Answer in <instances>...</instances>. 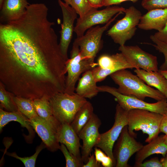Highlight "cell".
Returning a JSON list of instances; mask_svg holds the SVG:
<instances>
[{"label":"cell","instance_id":"cell-1","mask_svg":"<svg viewBox=\"0 0 167 167\" xmlns=\"http://www.w3.org/2000/svg\"><path fill=\"white\" fill-rule=\"evenodd\" d=\"M43 3L29 4L19 19L0 25L1 62L19 66L38 79L49 80L56 88L62 85L60 75L48 64L62 68L65 63L60 50L55 23L48 18Z\"/></svg>","mask_w":167,"mask_h":167},{"label":"cell","instance_id":"cell-2","mask_svg":"<svg viewBox=\"0 0 167 167\" xmlns=\"http://www.w3.org/2000/svg\"><path fill=\"white\" fill-rule=\"evenodd\" d=\"M110 76L118 86L117 88L118 92L122 94L133 96L143 101L146 97L157 101L166 99L157 89L146 84L137 75L126 69L117 71Z\"/></svg>","mask_w":167,"mask_h":167},{"label":"cell","instance_id":"cell-3","mask_svg":"<svg viewBox=\"0 0 167 167\" xmlns=\"http://www.w3.org/2000/svg\"><path fill=\"white\" fill-rule=\"evenodd\" d=\"M162 115L146 110L132 109L128 111V129L130 134L135 137L134 131L141 130L148 137L145 140L149 143L160 132V126Z\"/></svg>","mask_w":167,"mask_h":167},{"label":"cell","instance_id":"cell-4","mask_svg":"<svg viewBox=\"0 0 167 167\" xmlns=\"http://www.w3.org/2000/svg\"><path fill=\"white\" fill-rule=\"evenodd\" d=\"M53 116L62 123L71 124L78 110L87 101L75 92L56 93L49 98Z\"/></svg>","mask_w":167,"mask_h":167},{"label":"cell","instance_id":"cell-5","mask_svg":"<svg viewBox=\"0 0 167 167\" xmlns=\"http://www.w3.org/2000/svg\"><path fill=\"white\" fill-rule=\"evenodd\" d=\"M124 13V16L107 32V35L120 46L125 45L134 36L142 16L140 11L133 6L126 9Z\"/></svg>","mask_w":167,"mask_h":167},{"label":"cell","instance_id":"cell-6","mask_svg":"<svg viewBox=\"0 0 167 167\" xmlns=\"http://www.w3.org/2000/svg\"><path fill=\"white\" fill-rule=\"evenodd\" d=\"M99 92H107L115 97L121 107L129 111L132 109L146 110L162 115L166 112L167 99H165L154 103H149L136 97L120 93L117 88L107 85L98 86Z\"/></svg>","mask_w":167,"mask_h":167},{"label":"cell","instance_id":"cell-7","mask_svg":"<svg viewBox=\"0 0 167 167\" xmlns=\"http://www.w3.org/2000/svg\"><path fill=\"white\" fill-rule=\"evenodd\" d=\"M128 113V111L117 104L113 125L107 131L101 134L99 141L95 146L101 149L110 157L114 166H115L116 161L113 153V146L123 128L127 125Z\"/></svg>","mask_w":167,"mask_h":167},{"label":"cell","instance_id":"cell-8","mask_svg":"<svg viewBox=\"0 0 167 167\" xmlns=\"http://www.w3.org/2000/svg\"><path fill=\"white\" fill-rule=\"evenodd\" d=\"M29 121L49 150L54 152L60 149L58 137L61 123L54 116L45 119L38 115L29 119Z\"/></svg>","mask_w":167,"mask_h":167},{"label":"cell","instance_id":"cell-9","mask_svg":"<svg viewBox=\"0 0 167 167\" xmlns=\"http://www.w3.org/2000/svg\"><path fill=\"white\" fill-rule=\"evenodd\" d=\"M122 13L120 12L116 14L103 26H97L89 28L85 34L75 39L74 42L78 45L80 53L84 58L94 59L101 46V37L103 33Z\"/></svg>","mask_w":167,"mask_h":167},{"label":"cell","instance_id":"cell-10","mask_svg":"<svg viewBox=\"0 0 167 167\" xmlns=\"http://www.w3.org/2000/svg\"><path fill=\"white\" fill-rule=\"evenodd\" d=\"M128 132L127 125L123 128L117 140L113 153L116 161V167H129L130 157L143 146Z\"/></svg>","mask_w":167,"mask_h":167},{"label":"cell","instance_id":"cell-11","mask_svg":"<svg viewBox=\"0 0 167 167\" xmlns=\"http://www.w3.org/2000/svg\"><path fill=\"white\" fill-rule=\"evenodd\" d=\"M126 9L118 6H108L100 10L96 9L82 18L77 19L74 32L77 37L84 35L85 31L95 25L106 24L117 14L124 13Z\"/></svg>","mask_w":167,"mask_h":167},{"label":"cell","instance_id":"cell-12","mask_svg":"<svg viewBox=\"0 0 167 167\" xmlns=\"http://www.w3.org/2000/svg\"><path fill=\"white\" fill-rule=\"evenodd\" d=\"M118 50L134 68L148 71H158L157 57L145 51L139 46L120 45Z\"/></svg>","mask_w":167,"mask_h":167},{"label":"cell","instance_id":"cell-13","mask_svg":"<svg viewBox=\"0 0 167 167\" xmlns=\"http://www.w3.org/2000/svg\"><path fill=\"white\" fill-rule=\"evenodd\" d=\"M58 4L62 13L63 22L61 24L59 46L61 53L66 61L67 51L74 32V23L77 19V13L74 9L61 0H58Z\"/></svg>","mask_w":167,"mask_h":167},{"label":"cell","instance_id":"cell-14","mask_svg":"<svg viewBox=\"0 0 167 167\" xmlns=\"http://www.w3.org/2000/svg\"><path fill=\"white\" fill-rule=\"evenodd\" d=\"M101 123L100 119L94 113L78 134L83 142L81 157L83 162H87L93 147H95L99 141L101 134L99 132V129Z\"/></svg>","mask_w":167,"mask_h":167},{"label":"cell","instance_id":"cell-15","mask_svg":"<svg viewBox=\"0 0 167 167\" xmlns=\"http://www.w3.org/2000/svg\"><path fill=\"white\" fill-rule=\"evenodd\" d=\"M97 63V66L100 67L99 71V75L104 79L118 70L134 68L127 61L121 53L112 55H103L98 58Z\"/></svg>","mask_w":167,"mask_h":167},{"label":"cell","instance_id":"cell-16","mask_svg":"<svg viewBox=\"0 0 167 167\" xmlns=\"http://www.w3.org/2000/svg\"><path fill=\"white\" fill-rule=\"evenodd\" d=\"M94 60L89 58L84 59L66 70V73H67V75L64 92L71 94L75 93V85L80 75L97 66V63L95 62Z\"/></svg>","mask_w":167,"mask_h":167},{"label":"cell","instance_id":"cell-17","mask_svg":"<svg viewBox=\"0 0 167 167\" xmlns=\"http://www.w3.org/2000/svg\"><path fill=\"white\" fill-rule=\"evenodd\" d=\"M167 22V8L148 11L142 15L138 27L145 30L154 29L157 32L164 28Z\"/></svg>","mask_w":167,"mask_h":167},{"label":"cell","instance_id":"cell-18","mask_svg":"<svg viewBox=\"0 0 167 167\" xmlns=\"http://www.w3.org/2000/svg\"><path fill=\"white\" fill-rule=\"evenodd\" d=\"M58 141L59 143L64 144L69 152L75 157L82 161L80 150L81 147L80 138L71 124L62 123Z\"/></svg>","mask_w":167,"mask_h":167},{"label":"cell","instance_id":"cell-19","mask_svg":"<svg viewBox=\"0 0 167 167\" xmlns=\"http://www.w3.org/2000/svg\"><path fill=\"white\" fill-rule=\"evenodd\" d=\"M164 135L158 136L148 144L143 146L136 153L134 167H138L148 157L154 154H160L163 157L167 153V145L165 143Z\"/></svg>","mask_w":167,"mask_h":167},{"label":"cell","instance_id":"cell-20","mask_svg":"<svg viewBox=\"0 0 167 167\" xmlns=\"http://www.w3.org/2000/svg\"><path fill=\"white\" fill-rule=\"evenodd\" d=\"M29 4L27 0H4L1 8V21L5 23L19 19Z\"/></svg>","mask_w":167,"mask_h":167},{"label":"cell","instance_id":"cell-21","mask_svg":"<svg viewBox=\"0 0 167 167\" xmlns=\"http://www.w3.org/2000/svg\"><path fill=\"white\" fill-rule=\"evenodd\" d=\"M136 75L148 86L160 91L167 99V79L159 71H148L135 69Z\"/></svg>","mask_w":167,"mask_h":167},{"label":"cell","instance_id":"cell-22","mask_svg":"<svg viewBox=\"0 0 167 167\" xmlns=\"http://www.w3.org/2000/svg\"><path fill=\"white\" fill-rule=\"evenodd\" d=\"M96 83L92 70L87 71L82 74L79 79L75 89V93L83 97L91 99L99 92Z\"/></svg>","mask_w":167,"mask_h":167},{"label":"cell","instance_id":"cell-23","mask_svg":"<svg viewBox=\"0 0 167 167\" xmlns=\"http://www.w3.org/2000/svg\"><path fill=\"white\" fill-rule=\"evenodd\" d=\"M17 122L23 127L26 128L29 131L28 136L32 137L34 135L33 128L30 124L29 119L19 110L16 112H6L0 109V131L11 121Z\"/></svg>","mask_w":167,"mask_h":167},{"label":"cell","instance_id":"cell-24","mask_svg":"<svg viewBox=\"0 0 167 167\" xmlns=\"http://www.w3.org/2000/svg\"><path fill=\"white\" fill-rule=\"evenodd\" d=\"M93 113V106L88 101L77 112L71 125L78 135L88 122Z\"/></svg>","mask_w":167,"mask_h":167},{"label":"cell","instance_id":"cell-25","mask_svg":"<svg viewBox=\"0 0 167 167\" xmlns=\"http://www.w3.org/2000/svg\"><path fill=\"white\" fill-rule=\"evenodd\" d=\"M13 99L18 110L29 119L38 116L32 99L19 96Z\"/></svg>","mask_w":167,"mask_h":167},{"label":"cell","instance_id":"cell-26","mask_svg":"<svg viewBox=\"0 0 167 167\" xmlns=\"http://www.w3.org/2000/svg\"><path fill=\"white\" fill-rule=\"evenodd\" d=\"M50 97L46 95L32 100L36 111L40 117L49 119L53 116L49 100Z\"/></svg>","mask_w":167,"mask_h":167},{"label":"cell","instance_id":"cell-27","mask_svg":"<svg viewBox=\"0 0 167 167\" xmlns=\"http://www.w3.org/2000/svg\"><path fill=\"white\" fill-rule=\"evenodd\" d=\"M82 18L89 12L97 9L92 7L88 0H72L70 5Z\"/></svg>","mask_w":167,"mask_h":167},{"label":"cell","instance_id":"cell-28","mask_svg":"<svg viewBox=\"0 0 167 167\" xmlns=\"http://www.w3.org/2000/svg\"><path fill=\"white\" fill-rule=\"evenodd\" d=\"M46 147L45 144L42 142L41 144L36 148V151L32 156L29 157H20L18 156L15 152H6V154L10 156L14 157L21 161L25 167H34L37 158L41 151Z\"/></svg>","mask_w":167,"mask_h":167},{"label":"cell","instance_id":"cell-29","mask_svg":"<svg viewBox=\"0 0 167 167\" xmlns=\"http://www.w3.org/2000/svg\"><path fill=\"white\" fill-rule=\"evenodd\" d=\"M13 97L7 92L0 85V102L1 107L9 112H16L18 111L15 103Z\"/></svg>","mask_w":167,"mask_h":167},{"label":"cell","instance_id":"cell-30","mask_svg":"<svg viewBox=\"0 0 167 167\" xmlns=\"http://www.w3.org/2000/svg\"><path fill=\"white\" fill-rule=\"evenodd\" d=\"M60 150L63 153L65 158L66 167H82L83 161L77 158L68 150L63 144H61Z\"/></svg>","mask_w":167,"mask_h":167},{"label":"cell","instance_id":"cell-31","mask_svg":"<svg viewBox=\"0 0 167 167\" xmlns=\"http://www.w3.org/2000/svg\"><path fill=\"white\" fill-rule=\"evenodd\" d=\"M150 39L155 44H152L159 52L162 53L164 56V62L160 67V70H165L167 69V44L160 41L153 35L150 36Z\"/></svg>","mask_w":167,"mask_h":167},{"label":"cell","instance_id":"cell-32","mask_svg":"<svg viewBox=\"0 0 167 167\" xmlns=\"http://www.w3.org/2000/svg\"><path fill=\"white\" fill-rule=\"evenodd\" d=\"M142 6L148 11L156 9L167 8V0H142Z\"/></svg>","mask_w":167,"mask_h":167},{"label":"cell","instance_id":"cell-33","mask_svg":"<svg viewBox=\"0 0 167 167\" xmlns=\"http://www.w3.org/2000/svg\"><path fill=\"white\" fill-rule=\"evenodd\" d=\"M94 154L96 161L104 167L114 166L111 159L101 149L96 147L94 148Z\"/></svg>","mask_w":167,"mask_h":167},{"label":"cell","instance_id":"cell-34","mask_svg":"<svg viewBox=\"0 0 167 167\" xmlns=\"http://www.w3.org/2000/svg\"><path fill=\"white\" fill-rule=\"evenodd\" d=\"M138 167H163V166L159 158L154 157L143 162Z\"/></svg>","mask_w":167,"mask_h":167},{"label":"cell","instance_id":"cell-35","mask_svg":"<svg viewBox=\"0 0 167 167\" xmlns=\"http://www.w3.org/2000/svg\"><path fill=\"white\" fill-rule=\"evenodd\" d=\"M153 35L160 41L167 44V22L162 30L156 32Z\"/></svg>","mask_w":167,"mask_h":167},{"label":"cell","instance_id":"cell-36","mask_svg":"<svg viewBox=\"0 0 167 167\" xmlns=\"http://www.w3.org/2000/svg\"><path fill=\"white\" fill-rule=\"evenodd\" d=\"M101 166V164L96 161L94 154H92L90 155L87 162L84 164L82 167H102Z\"/></svg>","mask_w":167,"mask_h":167},{"label":"cell","instance_id":"cell-37","mask_svg":"<svg viewBox=\"0 0 167 167\" xmlns=\"http://www.w3.org/2000/svg\"><path fill=\"white\" fill-rule=\"evenodd\" d=\"M160 132L167 135V111L162 115L160 126Z\"/></svg>","mask_w":167,"mask_h":167},{"label":"cell","instance_id":"cell-38","mask_svg":"<svg viewBox=\"0 0 167 167\" xmlns=\"http://www.w3.org/2000/svg\"><path fill=\"white\" fill-rule=\"evenodd\" d=\"M138 0H105L104 6H110L119 4L122 2L126 1H131L134 2Z\"/></svg>","mask_w":167,"mask_h":167},{"label":"cell","instance_id":"cell-39","mask_svg":"<svg viewBox=\"0 0 167 167\" xmlns=\"http://www.w3.org/2000/svg\"><path fill=\"white\" fill-rule=\"evenodd\" d=\"M88 1L92 7L96 9L104 5L105 0H88Z\"/></svg>","mask_w":167,"mask_h":167},{"label":"cell","instance_id":"cell-40","mask_svg":"<svg viewBox=\"0 0 167 167\" xmlns=\"http://www.w3.org/2000/svg\"><path fill=\"white\" fill-rule=\"evenodd\" d=\"M160 161L163 167H167V156L162 158Z\"/></svg>","mask_w":167,"mask_h":167},{"label":"cell","instance_id":"cell-41","mask_svg":"<svg viewBox=\"0 0 167 167\" xmlns=\"http://www.w3.org/2000/svg\"><path fill=\"white\" fill-rule=\"evenodd\" d=\"M158 71L167 79V69L165 70L160 69Z\"/></svg>","mask_w":167,"mask_h":167},{"label":"cell","instance_id":"cell-42","mask_svg":"<svg viewBox=\"0 0 167 167\" xmlns=\"http://www.w3.org/2000/svg\"><path fill=\"white\" fill-rule=\"evenodd\" d=\"M72 0H64L65 3L70 5L71 4Z\"/></svg>","mask_w":167,"mask_h":167},{"label":"cell","instance_id":"cell-43","mask_svg":"<svg viewBox=\"0 0 167 167\" xmlns=\"http://www.w3.org/2000/svg\"><path fill=\"white\" fill-rule=\"evenodd\" d=\"M164 138L165 143L167 145V135H164Z\"/></svg>","mask_w":167,"mask_h":167},{"label":"cell","instance_id":"cell-44","mask_svg":"<svg viewBox=\"0 0 167 167\" xmlns=\"http://www.w3.org/2000/svg\"><path fill=\"white\" fill-rule=\"evenodd\" d=\"M4 0H0V8H1Z\"/></svg>","mask_w":167,"mask_h":167},{"label":"cell","instance_id":"cell-45","mask_svg":"<svg viewBox=\"0 0 167 167\" xmlns=\"http://www.w3.org/2000/svg\"><path fill=\"white\" fill-rule=\"evenodd\" d=\"M166 111H167V105H166Z\"/></svg>","mask_w":167,"mask_h":167},{"label":"cell","instance_id":"cell-46","mask_svg":"<svg viewBox=\"0 0 167 167\" xmlns=\"http://www.w3.org/2000/svg\"><path fill=\"white\" fill-rule=\"evenodd\" d=\"M166 156H167V153H166Z\"/></svg>","mask_w":167,"mask_h":167}]
</instances>
